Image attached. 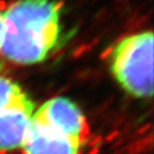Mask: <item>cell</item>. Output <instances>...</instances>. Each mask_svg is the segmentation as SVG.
<instances>
[{
	"label": "cell",
	"instance_id": "277c9868",
	"mask_svg": "<svg viewBox=\"0 0 154 154\" xmlns=\"http://www.w3.org/2000/svg\"><path fill=\"white\" fill-rule=\"evenodd\" d=\"M34 113V103L12 79L0 75V150L22 148Z\"/></svg>",
	"mask_w": 154,
	"mask_h": 154
},
{
	"label": "cell",
	"instance_id": "3957f363",
	"mask_svg": "<svg viewBox=\"0 0 154 154\" xmlns=\"http://www.w3.org/2000/svg\"><path fill=\"white\" fill-rule=\"evenodd\" d=\"M110 70L119 85L131 96L153 95V33L144 30L126 35L109 55Z\"/></svg>",
	"mask_w": 154,
	"mask_h": 154
},
{
	"label": "cell",
	"instance_id": "6da1fadb",
	"mask_svg": "<svg viewBox=\"0 0 154 154\" xmlns=\"http://www.w3.org/2000/svg\"><path fill=\"white\" fill-rule=\"evenodd\" d=\"M62 34V4L57 0H17L3 12L0 52L17 64L45 61Z\"/></svg>",
	"mask_w": 154,
	"mask_h": 154
},
{
	"label": "cell",
	"instance_id": "5b68a950",
	"mask_svg": "<svg viewBox=\"0 0 154 154\" xmlns=\"http://www.w3.org/2000/svg\"><path fill=\"white\" fill-rule=\"evenodd\" d=\"M3 44V12L0 11V50H2Z\"/></svg>",
	"mask_w": 154,
	"mask_h": 154
},
{
	"label": "cell",
	"instance_id": "7a4b0ae2",
	"mask_svg": "<svg viewBox=\"0 0 154 154\" xmlns=\"http://www.w3.org/2000/svg\"><path fill=\"white\" fill-rule=\"evenodd\" d=\"M86 131L82 109L69 98L54 97L33 113L22 148L26 154H80Z\"/></svg>",
	"mask_w": 154,
	"mask_h": 154
}]
</instances>
